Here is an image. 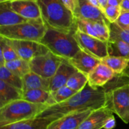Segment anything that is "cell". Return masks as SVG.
I'll return each mask as SVG.
<instances>
[{
	"instance_id": "4fadbf2b",
	"label": "cell",
	"mask_w": 129,
	"mask_h": 129,
	"mask_svg": "<svg viewBox=\"0 0 129 129\" xmlns=\"http://www.w3.org/2000/svg\"><path fill=\"white\" fill-rule=\"evenodd\" d=\"M68 62L77 71L88 76L89 73L101 62V60L80 49Z\"/></svg>"
},
{
	"instance_id": "3957f363",
	"label": "cell",
	"mask_w": 129,
	"mask_h": 129,
	"mask_svg": "<svg viewBox=\"0 0 129 129\" xmlns=\"http://www.w3.org/2000/svg\"><path fill=\"white\" fill-rule=\"evenodd\" d=\"M73 34L47 27L39 42L54 55L68 61L81 49Z\"/></svg>"
},
{
	"instance_id": "5b68a950",
	"label": "cell",
	"mask_w": 129,
	"mask_h": 129,
	"mask_svg": "<svg viewBox=\"0 0 129 129\" xmlns=\"http://www.w3.org/2000/svg\"><path fill=\"white\" fill-rule=\"evenodd\" d=\"M47 29L42 19L30 20L17 25L0 26V37L10 40L40 42Z\"/></svg>"
},
{
	"instance_id": "e0dca14e",
	"label": "cell",
	"mask_w": 129,
	"mask_h": 129,
	"mask_svg": "<svg viewBox=\"0 0 129 129\" xmlns=\"http://www.w3.org/2000/svg\"><path fill=\"white\" fill-rule=\"evenodd\" d=\"M55 120L52 118L36 117L2 126L0 127V129H46Z\"/></svg>"
},
{
	"instance_id": "74e56055",
	"label": "cell",
	"mask_w": 129,
	"mask_h": 129,
	"mask_svg": "<svg viewBox=\"0 0 129 129\" xmlns=\"http://www.w3.org/2000/svg\"><path fill=\"white\" fill-rule=\"evenodd\" d=\"M99 1L100 4V6L102 7V11H104L105 8L108 5V0H98Z\"/></svg>"
},
{
	"instance_id": "2e32d148",
	"label": "cell",
	"mask_w": 129,
	"mask_h": 129,
	"mask_svg": "<svg viewBox=\"0 0 129 129\" xmlns=\"http://www.w3.org/2000/svg\"><path fill=\"white\" fill-rule=\"evenodd\" d=\"M76 71V69L68 60H63L55 74L50 79V92L66 85L69 78Z\"/></svg>"
},
{
	"instance_id": "1f68e13d",
	"label": "cell",
	"mask_w": 129,
	"mask_h": 129,
	"mask_svg": "<svg viewBox=\"0 0 129 129\" xmlns=\"http://www.w3.org/2000/svg\"><path fill=\"white\" fill-rule=\"evenodd\" d=\"M121 12L122 11H121L120 6H110V5H107L103 11L105 16L110 23L117 21L121 14Z\"/></svg>"
},
{
	"instance_id": "277c9868",
	"label": "cell",
	"mask_w": 129,
	"mask_h": 129,
	"mask_svg": "<svg viewBox=\"0 0 129 129\" xmlns=\"http://www.w3.org/2000/svg\"><path fill=\"white\" fill-rule=\"evenodd\" d=\"M47 107L46 104L34 103L23 99L13 101L0 108V127L36 118Z\"/></svg>"
},
{
	"instance_id": "8992f818",
	"label": "cell",
	"mask_w": 129,
	"mask_h": 129,
	"mask_svg": "<svg viewBox=\"0 0 129 129\" xmlns=\"http://www.w3.org/2000/svg\"><path fill=\"white\" fill-rule=\"evenodd\" d=\"M106 90V106L125 123H129V76Z\"/></svg>"
},
{
	"instance_id": "44dd1931",
	"label": "cell",
	"mask_w": 129,
	"mask_h": 129,
	"mask_svg": "<svg viewBox=\"0 0 129 129\" xmlns=\"http://www.w3.org/2000/svg\"><path fill=\"white\" fill-rule=\"evenodd\" d=\"M101 62L112 69L116 75L123 74L129 66V59L122 57L109 55L102 59Z\"/></svg>"
},
{
	"instance_id": "f1b7e54d",
	"label": "cell",
	"mask_w": 129,
	"mask_h": 129,
	"mask_svg": "<svg viewBox=\"0 0 129 129\" xmlns=\"http://www.w3.org/2000/svg\"><path fill=\"white\" fill-rule=\"evenodd\" d=\"M110 38H117L129 44V28H123L116 22L110 24Z\"/></svg>"
},
{
	"instance_id": "b9f144b4",
	"label": "cell",
	"mask_w": 129,
	"mask_h": 129,
	"mask_svg": "<svg viewBox=\"0 0 129 129\" xmlns=\"http://www.w3.org/2000/svg\"><path fill=\"white\" fill-rule=\"evenodd\" d=\"M30 1H37V0H30Z\"/></svg>"
},
{
	"instance_id": "d6986e66",
	"label": "cell",
	"mask_w": 129,
	"mask_h": 129,
	"mask_svg": "<svg viewBox=\"0 0 129 129\" xmlns=\"http://www.w3.org/2000/svg\"><path fill=\"white\" fill-rule=\"evenodd\" d=\"M28 20L13 11L8 2L0 3V26L17 25Z\"/></svg>"
},
{
	"instance_id": "7402d4cb",
	"label": "cell",
	"mask_w": 129,
	"mask_h": 129,
	"mask_svg": "<svg viewBox=\"0 0 129 129\" xmlns=\"http://www.w3.org/2000/svg\"><path fill=\"white\" fill-rule=\"evenodd\" d=\"M109 55L122 57L129 59V44L117 38H110L108 41Z\"/></svg>"
},
{
	"instance_id": "9a60e30c",
	"label": "cell",
	"mask_w": 129,
	"mask_h": 129,
	"mask_svg": "<svg viewBox=\"0 0 129 129\" xmlns=\"http://www.w3.org/2000/svg\"><path fill=\"white\" fill-rule=\"evenodd\" d=\"M115 75L112 69L101 62L88 76V84L94 88H102Z\"/></svg>"
},
{
	"instance_id": "d590c367",
	"label": "cell",
	"mask_w": 129,
	"mask_h": 129,
	"mask_svg": "<svg viewBox=\"0 0 129 129\" xmlns=\"http://www.w3.org/2000/svg\"><path fill=\"white\" fill-rule=\"evenodd\" d=\"M120 6L122 12L129 11V0H122Z\"/></svg>"
},
{
	"instance_id": "7a4b0ae2",
	"label": "cell",
	"mask_w": 129,
	"mask_h": 129,
	"mask_svg": "<svg viewBox=\"0 0 129 129\" xmlns=\"http://www.w3.org/2000/svg\"><path fill=\"white\" fill-rule=\"evenodd\" d=\"M42 19L47 27L65 32L74 33L76 19L61 0H37Z\"/></svg>"
},
{
	"instance_id": "f546056e",
	"label": "cell",
	"mask_w": 129,
	"mask_h": 129,
	"mask_svg": "<svg viewBox=\"0 0 129 129\" xmlns=\"http://www.w3.org/2000/svg\"><path fill=\"white\" fill-rule=\"evenodd\" d=\"M94 28L99 37L100 39L103 41L108 42L110 38V23L107 21H94L93 22Z\"/></svg>"
},
{
	"instance_id": "ba28073f",
	"label": "cell",
	"mask_w": 129,
	"mask_h": 129,
	"mask_svg": "<svg viewBox=\"0 0 129 129\" xmlns=\"http://www.w3.org/2000/svg\"><path fill=\"white\" fill-rule=\"evenodd\" d=\"M63 59L51 52L39 55L30 61L31 71L46 79H51L57 71Z\"/></svg>"
},
{
	"instance_id": "ffe728a7",
	"label": "cell",
	"mask_w": 129,
	"mask_h": 129,
	"mask_svg": "<svg viewBox=\"0 0 129 129\" xmlns=\"http://www.w3.org/2000/svg\"><path fill=\"white\" fill-rule=\"evenodd\" d=\"M22 98L23 90L0 79V108L13 101L22 99Z\"/></svg>"
},
{
	"instance_id": "7c38bea8",
	"label": "cell",
	"mask_w": 129,
	"mask_h": 129,
	"mask_svg": "<svg viewBox=\"0 0 129 129\" xmlns=\"http://www.w3.org/2000/svg\"><path fill=\"white\" fill-rule=\"evenodd\" d=\"M9 7L27 20L42 19L41 11L37 1L30 0H14L8 2Z\"/></svg>"
},
{
	"instance_id": "52a82bcc",
	"label": "cell",
	"mask_w": 129,
	"mask_h": 129,
	"mask_svg": "<svg viewBox=\"0 0 129 129\" xmlns=\"http://www.w3.org/2000/svg\"><path fill=\"white\" fill-rule=\"evenodd\" d=\"M73 35L79 48L87 54L100 60L109 55L108 42L87 35L77 29Z\"/></svg>"
},
{
	"instance_id": "d4e9b609",
	"label": "cell",
	"mask_w": 129,
	"mask_h": 129,
	"mask_svg": "<svg viewBox=\"0 0 129 129\" xmlns=\"http://www.w3.org/2000/svg\"><path fill=\"white\" fill-rule=\"evenodd\" d=\"M5 66L21 78L31 71L30 62L19 58L5 62Z\"/></svg>"
},
{
	"instance_id": "cb8c5ba5",
	"label": "cell",
	"mask_w": 129,
	"mask_h": 129,
	"mask_svg": "<svg viewBox=\"0 0 129 129\" xmlns=\"http://www.w3.org/2000/svg\"><path fill=\"white\" fill-rule=\"evenodd\" d=\"M50 91L43 89H27L23 91L22 99L34 103L47 105L50 97Z\"/></svg>"
},
{
	"instance_id": "d6a6232c",
	"label": "cell",
	"mask_w": 129,
	"mask_h": 129,
	"mask_svg": "<svg viewBox=\"0 0 129 129\" xmlns=\"http://www.w3.org/2000/svg\"><path fill=\"white\" fill-rule=\"evenodd\" d=\"M115 22L121 27L129 28V11L121 12L119 17Z\"/></svg>"
},
{
	"instance_id": "60d3db41",
	"label": "cell",
	"mask_w": 129,
	"mask_h": 129,
	"mask_svg": "<svg viewBox=\"0 0 129 129\" xmlns=\"http://www.w3.org/2000/svg\"><path fill=\"white\" fill-rule=\"evenodd\" d=\"M125 73L126 74H127V75H128V76H129V66L128 67V68H127V70H126L125 71Z\"/></svg>"
},
{
	"instance_id": "8d00e7d4",
	"label": "cell",
	"mask_w": 129,
	"mask_h": 129,
	"mask_svg": "<svg viewBox=\"0 0 129 129\" xmlns=\"http://www.w3.org/2000/svg\"><path fill=\"white\" fill-rule=\"evenodd\" d=\"M122 1V0H108V5H110V6H120Z\"/></svg>"
},
{
	"instance_id": "8fae6325",
	"label": "cell",
	"mask_w": 129,
	"mask_h": 129,
	"mask_svg": "<svg viewBox=\"0 0 129 129\" xmlns=\"http://www.w3.org/2000/svg\"><path fill=\"white\" fill-rule=\"evenodd\" d=\"M93 111L86 110L67 114L52 122L46 129H79L83 121Z\"/></svg>"
},
{
	"instance_id": "e575fe53",
	"label": "cell",
	"mask_w": 129,
	"mask_h": 129,
	"mask_svg": "<svg viewBox=\"0 0 129 129\" xmlns=\"http://www.w3.org/2000/svg\"><path fill=\"white\" fill-rule=\"evenodd\" d=\"M64 6L73 13H74L75 9V0H61Z\"/></svg>"
},
{
	"instance_id": "f35d334b",
	"label": "cell",
	"mask_w": 129,
	"mask_h": 129,
	"mask_svg": "<svg viewBox=\"0 0 129 129\" xmlns=\"http://www.w3.org/2000/svg\"><path fill=\"white\" fill-rule=\"evenodd\" d=\"M89 2H90L92 5H94V6H96V7L98 8H100L102 10V7H101L99 1H98V0H89Z\"/></svg>"
},
{
	"instance_id": "83f0119b",
	"label": "cell",
	"mask_w": 129,
	"mask_h": 129,
	"mask_svg": "<svg viewBox=\"0 0 129 129\" xmlns=\"http://www.w3.org/2000/svg\"><path fill=\"white\" fill-rule=\"evenodd\" d=\"M0 50L3 55L5 62L19 59V56L6 38L0 37Z\"/></svg>"
},
{
	"instance_id": "6da1fadb",
	"label": "cell",
	"mask_w": 129,
	"mask_h": 129,
	"mask_svg": "<svg viewBox=\"0 0 129 129\" xmlns=\"http://www.w3.org/2000/svg\"><path fill=\"white\" fill-rule=\"evenodd\" d=\"M106 90L94 88L88 83L84 88L65 102L48 107L37 117L57 119L69 113L86 110H96L105 107Z\"/></svg>"
},
{
	"instance_id": "9c48e42d",
	"label": "cell",
	"mask_w": 129,
	"mask_h": 129,
	"mask_svg": "<svg viewBox=\"0 0 129 129\" xmlns=\"http://www.w3.org/2000/svg\"><path fill=\"white\" fill-rule=\"evenodd\" d=\"M8 40L19 57L29 62L34 58L49 52L47 48L39 42L10 39Z\"/></svg>"
},
{
	"instance_id": "4316f807",
	"label": "cell",
	"mask_w": 129,
	"mask_h": 129,
	"mask_svg": "<svg viewBox=\"0 0 129 129\" xmlns=\"http://www.w3.org/2000/svg\"><path fill=\"white\" fill-rule=\"evenodd\" d=\"M88 83V76L77 71L69 78V80L67 82L66 86L72 89L79 92L85 87Z\"/></svg>"
},
{
	"instance_id": "836d02e7",
	"label": "cell",
	"mask_w": 129,
	"mask_h": 129,
	"mask_svg": "<svg viewBox=\"0 0 129 129\" xmlns=\"http://www.w3.org/2000/svg\"><path fill=\"white\" fill-rule=\"evenodd\" d=\"M116 126V121L114 116L112 115L106 122L103 129H113Z\"/></svg>"
},
{
	"instance_id": "4dcf8cb0",
	"label": "cell",
	"mask_w": 129,
	"mask_h": 129,
	"mask_svg": "<svg viewBox=\"0 0 129 129\" xmlns=\"http://www.w3.org/2000/svg\"><path fill=\"white\" fill-rule=\"evenodd\" d=\"M76 29L87 35L100 39L94 28L93 21L83 19H76Z\"/></svg>"
},
{
	"instance_id": "603a6c76",
	"label": "cell",
	"mask_w": 129,
	"mask_h": 129,
	"mask_svg": "<svg viewBox=\"0 0 129 129\" xmlns=\"http://www.w3.org/2000/svg\"><path fill=\"white\" fill-rule=\"evenodd\" d=\"M78 92L72 89L68 86H64L54 91L50 92V97L47 105L48 107L65 102Z\"/></svg>"
},
{
	"instance_id": "30bf717a",
	"label": "cell",
	"mask_w": 129,
	"mask_h": 129,
	"mask_svg": "<svg viewBox=\"0 0 129 129\" xmlns=\"http://www.w3.org/2000/svg\"><path fill=\"white\" fill-rule=\"evenodd\" d=\"M73 14L76 19H83L93 22L103 21L110 23L103 11L92 5L89 0H75V9Z\"/></svg>"
},
{
	"instance_id": "5bb4252c",
	"label": "cell",
	"mask_w": 129,
	"mask_h": 129,
	"mask_svg": "<svg viewBox=\"0 0 129 129\" xmlns=\"http://www.w3.org/2000/svg\"><path fill=\"white\" fill-rule=\"evenodd\" d=\"M113 113L107 107L93 110L84 120L79 129H102Z\"/></svg>"
},
{
	"instance_id": "484cf974",
	"label": "cell",
	"mask_w": 129,
	"mask_h": 129,
	"mask_svg": "<svg viewBox=\"0 0 129 129\" xmlns=\"http://www.w3.org/2000/svg\"><path fill=\"white\" fill-rule=\"evenodd\" d=\"M0 79L10 85L23 90L22 78L8 69L5 66H0Z\"/></svg>"
},
{
	"instance_id": "ac0fdd59",
	"label": "cell",
	"mask_w": 129,
	"mask_h": 129,
	"mask_svg": "<svg viewBox=\"0 0 129 129\" xmlns=\"http://www.w3.org/2000/svg\"><path fill=\"white\" fill-rule=\"evenodd\" d=\"M23 91L39 89L50 91V79H46L32 71L25 74L22 78Z\"/></svg>"
},
{
	"instance_id": "ab89813d",
	"label": "cell",
	"mask_w": 129,
	"mask_h": 129,
	"mask_svg": "<svg viewBox=\"0 0 129 129\" xmlns=\"http://www.w3.org/2000/svg\"><path fill=\"white\" fill-rule=\"evenodd\" d=\"M14 0H0V3H6V2H11Z\"/></svg>"
}]
</instances>
